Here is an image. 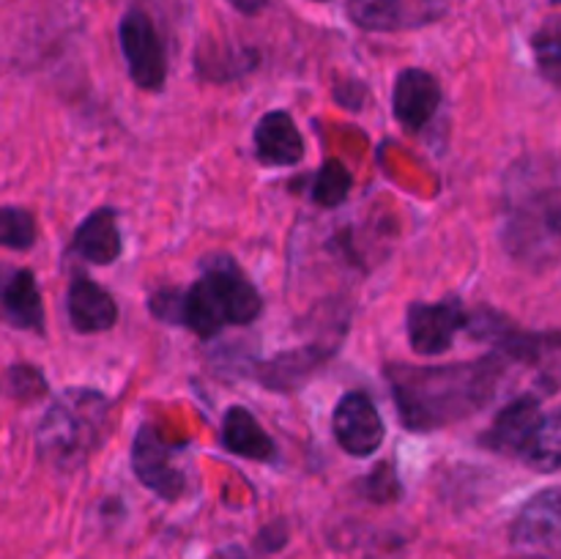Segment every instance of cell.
<instances>
[{"label": "cell", "instance_id": "cell-16", "mask_svg": "<svg viewBox=\"0 0 561 559\" xmlns=\"http://www.w3.org/2000/svg\"><path fill=\"white\" fill-rule=\"evenodd\" d=\"M71 250L82 261L93 263V266H110V263L118 261L121 250H124V239H121L118 219H115L113 208H96L77 228L75 239H71Z\"/></svg>", "mask_w": 561, "mask_h": 559}, {"label": "cell", "instance_id": "cell-15", "mask_svg": "<svg viewBox=\"0 0 561 559\" xmlns=\"http://www.w3.org/2000/svg\"><path fill=\"white\" fill-rule=\"evenodd\" d=\"M0 312L16 329H44V305L31 269H5L0 283Z\"/></svg>", "mask_w": 561, "mask_h": 559}, {"label": "cell", "instance_id": "cell-21", "mask_svg": "<svg viewBox=\"0 0 561 559\" xmlns=\"http://www.w3.org/2000/svg\"><path fill=\"white\" fill-rule=\"evenodd\" d=\"M351 184H354L351 170L340 159H327L323 168L316 173V181H312V201L323 208L340 206L348 197Z\"/></svg>", "mask_w": 561, "mask_h": 559}, {"label": "cell", "instance_id": "cell-8", "mask_svg": "<svg viewBox=\"0 0 561 559\" xmlns=\"http://www.w3.org/2000/svg\"><path fill=\"white\" fill-rule=\"evenodd\" d=\"M332 431L340 447L354 458H367L383 444L387 427L370 395L348 392L337 400L332 417Z\"/></svg>", "mask_w": 561, "mask_h": 559}, {"label": "cell", "instance_id": "cell-20", "mask_svg": "<svg viewBox=\"0 0 561 559\" xmlns=\"http://www.w3.org/2000/svg\"><path fill=\"white\" fill-rule=\"evenodd\" d=\"M345 11H348L351 22L362 31L389 33L405 25L403 0H348Z\"/></svg>", "mask_w": 561, "mask_h": 559}, {"label": "cell", "instance_id": "cell-2", "mask_svg": "<svg viewBox=\"0 0 561 559\" xmlns=\"http://www.w3.org/2000/svg\"><path fill=\"white\" fill-rule=\"evenodd\" d=\"M499 236L507 255L535 272L561 261L559 157L529 153L507 170Z\"/></svg>", "mask_w": 561, "mask_h": 559}, {"label": "cell", "instance_id": "cell-18", "mask_svg": "<svg viewBox=\"0 0 561 559\" xmlns=\"http://www.w3.org/2000/svg\"><path fill=\"white\" fill-rule=\"evenodd\" d=\"M257 66V53L250 47H208L197 53V71L214 82L233 80Z\"/></svg>", "mask_w": 561, "mask_h": 559}, {"label": "cell", "instance_id": "cell-24", "mask_svg": "<svg viewBox=\"0 0 561 559\" xmlns=\"http://www.w3.org/2000/svg\"><path fill=\"white\" fill-rule=\"evenodd\" d=\"M9 389L14 398L36 400L38 395L47 392V381H44L42 370H36L33 365H14L9 370Z\"/></svg>", "mask_w": 561, "mask_h": 559}, {"label": "cell", "instance_id": "cell-22", "mask_svg": "<svg viewBox=\"0 0 561 559\" xmlns=\"http://www.w3.org/2000/svg\"><path fill=\"white\" fill-rule=\"evenodd\" d=\"M36 244V219L31 212L0 206V247L5 250H31Z\"/></svg>", "mask_w": 561, "mask_h": 559}, {"label": "cell", "instance_id": "cell-17", "mask_svg": "<svg viewBox=\"0 0 561 559\" xmlns=\"http://www.w3.org/2000/svg\"><path fill=\"white\" fill-rule=\"evenodd\" d=\"M222 444L228 453L247 460H274L277 444L244 406H230L222 420Z\"/></svg>", "mask_w": 561, "mask_h": 559}, {"label": "cell", "instance_id": "cell-19", "mask_svg": "<svg viewBox=\"0 0 561 559\" xmlns=\"http://www.w3.org/2000/svg\"><path fill=\"white\" fill-rule=\"evenodd\" d=\"M520 458L537 471H561V406L542 417Z\"/></svg>", "mask_w": 561, "mask_h": 559}, {"label": "cell", "instance_id": "cell-1", "mask_svg": "<svg viewBox=\"0 0 561 559\" xmlns=\"http://www.w3.org/2000/svg\"><path fill=\"white\" fill-rule=\"evenodd\" d=\"M507 360L488 354L455 365H389L387 381L392 387L400 422L409 431L431 433L466 420L485 409L499 392Z\"/></svg>", "mask_w": 561, "mask_h": 559}, {"label": "cell", "instance_id": "cell-10", "mask_svg": "<svg viewBox=\"0 0 561 559\" xmlns=\"http://www.w3.org/2000/svg\"><path fill=\"white\" fill-rule=\"evenodd\" d=\"M442 104V85L425 69H403L394 80L392 110L405 132H422Z\"/></svg>", "mask_w": 561, "mask_h": 559}, {"label": "cell", "instance_id": "cell-3", "mask_svg": "<svg viewBox=\"0 0 561 559\" xmlns=\"http://www.w3.org/2000/svg\"><path fill=\"white\" fill-rule=\"evenodd\" d=\"M157 318L181 323L197 338H217L225 327H247L263 310V299L228 255H211L203 263V277L190 288H162L148 299Z\"/></svg>", "mask_w": 561, "mask_h": 559}, {"label": "cell", "instance_id": "cell-7", "mask_svg": "<svg viewBox=\"0 0 561 559\" xmlns=\"http://www.w3.org/2000/svg\"><path fill=\"white\" fill-rule=\"evenodd\" d=\"M466 323H469V312L458 299L433 301V305L414 301L405 312L409 343L422 356L447 354L455 343V334L466 329Z\"/></svg>", "mask_w": 561, "mask_h": 559}, {"label": "cell", "instance_id": "cell-11", "mask_svg": "<svg viewBox=\"0 0 561 559\" xmlns=\"http://www.w3.org/2000/svg\"><path fill=\"white\" fill-rule=\"evenodd\" d=\"M542 420L540 400L535 395H520V398L510 400L502 411L496 414V420L491 422L485 433H482L480 444L482 447L493 449V453L502 455H524L526 444L535 436L537 425Z\"/></svg>", "mask_w": 561, "mask_h": 559}, {"label": "cell", "instance_id": "cell-4", "mask_svg": "<svg viewBox=\"0 0 561 559\" xmlns=\"http://www.w3.org/2000/svg\"><path fill=\"white\" fill-rule=\"evenodd\" d=\"M113 403L91 387H71L55 400L36 427L38 455L60 471H75L102 447Z\"/></svg>", "mask_w": 561, "mask_h": 559}, {"label": "cell", "instance_id": "cell-5", "mask_svg": "<svg viewBox=\"0 0 561 559\" xmlns=\"http://www.w3.org/2000/svg\"><path fill=\"white\" fill-rule=\"evenodd\" d=\"M118 42L131 82L142 91H162L168 80V55L148 14L137 9L126 11L118 25Z\"/></svg>", "mask_w": 561, "mask_h": 559}, {"label": "cell", "instance_id": "cell-27", "mask_svg": "<svg viewBox=\"0 0 561 559\" xmlns=\"http://www.w3.org/2000/svg\"><path fill=\"white\" fill-rule=\"evenodd\" d=\"M3 277H5V266H0V283H3Z\"/></svg>", "mask_w": 561, "mask_h": 559}, {"label": "cell", "instance_id": "cell-23", "mask_svg": "<svg viewBox=\"0 0 561 559\" xmlns=\"http://www.w3.org/2000/svg\"><path fill=\"white\" fill-rule=\"evenodd\" d=\"M531 44H535V55L542 75L548 80L561 82V20L548 22L546 27H540Z\"/></svg>", "mask_w": 561, "mask_h": 559}, {"label": "cell", "instance_id": "cell-9", "mask_svg": "<svg viewBox=\"0 0 561 559\" xmlns=\"http://www.w3.org/2000/svg\"><path fill=\"white\" fill-rule=\"evenodd\" d=\"M337 345L334 343H318L301 345V349H290L277 354L274 360L261 362L255 365V378L268 389V392H294L301 384L310 381L323 365H327L329 356L334 354Z\"/></svg>", "mask_w": 561, "mask_h": 559}, {"label": "cell", "instance_id": "cell-26", "mask_svg": "<svg viewBox=\"0 0 561 559\" xmlns=\"http://www.w3.org/2000/svg\"><path fill=\"white\" fill-rule=\"evenodd\" d=\"M230 5H233L236 11H241V14H257V11L266 9L268 0H228Z\"/></svg>", "mask_w": 561, "mask_h": 559}, {"label": "cell", "instance_id": "cell-6", "mask_svg": "<svg viewBox=\"0 0 561 559\" xmlns=\"http://www.w3.org/2000/svg\"><path fill=\"white\" fill-rule=\"evenodd\" d=\"M179 449L181 447L175 444L164 442L162 433L153 425L137 427L135 444H131V469H135L137 480L168 502L186 491V477L175 464Z\"/></svg>", "mask_w": 561, "mask_h": 559}, {"label": "cell", "instance_id": "cell-12", "mask_svg": "<svg viewBox=\"0 0 561 559\" xmlns=\"http://www.w3.org/2000/svg\"><path fill=\"white\" fill-rule=\"evenodd\" d=\"M513 543L524 551H546L561 543V488H546L524 504L513 524Z\"/></svg>", "mask_w": 561, "mask_h": 559}, {"label": "cell", "instance_id": "cell-13", "mask_svg": "<svg viewBox=\"0 0 561 559\" xmlns=\"http://www.w3.org/2000/svg\"><path fill=\"white\" fill-rule=\"evenodd\" d=\"M255 157L268 168H294L305 159V137L288 113L272 110L257 121Z\"/></svg>", "mask_w": 561, "mask_h": 559}, {"label": "cell", "instance_id": "cell-28", "mask_svg": "<svg viewBox=\"0 0 561 559\" xmlns=\"http://www.w3.org/2000/svg\"><path fill=\"white\" fill-rule=\"evenodd\" d=\"M553 3H561V0H553Z\"/></svg>", "mask_w": 561, "mask_h": 559}, {"label": "cell", "instance_id": "cell-25", "mask_svg": "<svg viewBox=\"0 0 561 559\" xmlns=\"http://www.w3.org/2000/svg\"><path fill=\"white\" fill-rule=\"evenodd\" d=\"M362 491H365L370 499H376V502H389V499L398 497L400 486H398V477L392 475V466L381 464L373 475H367L365 480H362Z\"/></svg>", "mask_w": 561, "mask_h": 559}, {"label": "cell", "instance_id": "cell-14", "mask_svg": "<svg viewBox=\"0 0 561 559\" xmlns=\"http://www.w3.org/2000/svg\"><path fill=\"white\" fill-rule=\"evenodd\" d=\"M66 310H69L71 327L80 334L107 332L118 321V305L113 296L82 274L71 280L69 294H66Z\"/></svg>", "mask_w": 561, "mask_h": 559}]
</instances>
